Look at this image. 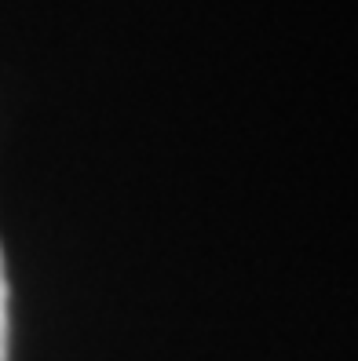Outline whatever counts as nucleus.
<instances>
[{
  "mask_svg": "<svg viewBox=\"0 0 358 361\" xmlns=\"http://www.w3.org/2000/svg\"><path fill=\"white\" fill-rule=\"evenodd\" d=\"M8 295H11V288H8V270H4V252H0V361H8V354H11V310H8Z\"/></svg>",
  "mask_w": 358,
  "mask_h": 361,
  "instance_id": "f257e3e1",
  "label": "nucleus"
}]
</instances>
